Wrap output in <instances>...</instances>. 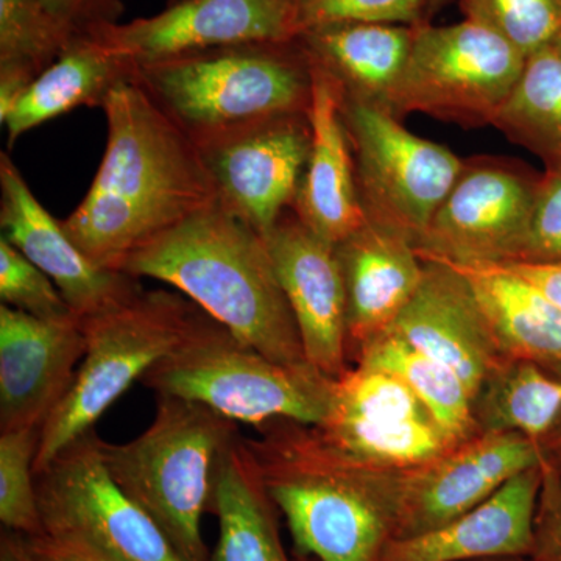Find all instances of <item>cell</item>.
I'll return each instance as SVG.
<instances>
[{
  "instance_id": "cell-33",
  "label": "cell",
  "mask_w": 561,
  "mask_h": 561,
  "mask_svg": "<svg viewBox=\"0 0 561 561\" xmlns=\"http://www.w3.org/2000/svg\"><path fill=\"white\" fill-rule=\"evenodd\" d=\"M467 18L483 22L529 58L561 33L560 0H463Z\"/></svg>"
},
{
  "instance_id": "cell-3",
  "label": "cell",
  "mask_w": 561,
  "mask_h": 561,
  "mask_svg": "<svg viewBox=\"0 0 561 561\" xmlns=\"http://www.w3.org/2000/svg\"><path fill=\"white\" fill-rule=\"evenodd\" d=\"M257 431L247 445L297 548L317 561H379L390 515L371 467L335 451L316 427L276 420Z\"/></svg>"
},
{
  "instance_id": "cell-41",
  "label": "cell",
  "mask_w": 561,
  "mask_h": 561,
  "mask_svg": "<svg viewBox=\"0 0 561 561\" xmlns=\"http://www.w3.org/2000/svg\"><path fill=\"white\" fill-rule=\"evenodd\" d=\"M0 561H49L44 559L25 535L3 529L0 535Z\"/></svg>"
},
{
  "instance_id": "cell-35",
  "label": "cell",
  "mask_w": 561,
  "mask_h": 561,
  "mask_svg": "<svg viewBox=\"0 0 561 561\" xmlns=\"http://www.w3.org/2000/svg\"><path fill=\"white\" fill-rule=\"evenodd\" d=\"M424 0H297L298 33L341 22L405 25L419 18Z\"/></svg>"
},
{
  "instance_id": "cell-9",
  "label": "cell",
  "mask_w": 561,
  "mask_h": 561,
  "mask_svg": "<svg viewBox=\"0 0 561 561\" xmlns=\"http://www.w3.org/2000/svg\"><path fill=\"white\" fill-rule=\"evenodd\" d=\"M526 60L500 33L471 18L419 27L387 110L394 116L426 114L467 128L493 125Z\"/></svg>"
},
{
  "instance_id": "cell-37",
  "label": "cell",
  "mask_w": 561,
  "mask_h": 561,
  "mask_svg": "<svg viewBox=\"0 0 561 561\" xmlns=\"http://www.w3.org/2000/svg\"><path fill=\"white\" fill-rule=\"evenodd\" d=\"M46 9L76 33H88L99 25L119 22L122 0H43Z\"/></svg>"
},
{
  "instance_id": "cell-5",
  "label": "cell",
  "mask_w": 561,
  "mask_h": 561,
  "mask_svg": "<svg viewBox=\"0 0 561 561\" xmlns=\"http://www.w3.org/2000/svg\"><path fill=\"white\" fill-rule=\"evenodd\" d=\"M241 434L236 421L201 402L157 397V413L127 443L102 440L111 479L164 530L187 561H210L202 516L210 511L214 471L225 446Z\"/></svg>"
},
{
  "instance_id": "cell-20",
  "label": "cell",
  "mask_w": 561,
  "mask_h": 561,
  "mask_svg": "<svg viewBox=\"0 0 561 561\" xmlns=\"http://www.w3.org/2000/svg\"><path fill=\"white\" fill-rule=\"evenodd\" d=\"M311 151L294 210L298 219L337 245L367 224L357 192L353 151L342 119L341 90L312 65Z\"/></svg>"
},
{
  "instance_id": "cell-13",
  "label": "cell",
  "mask_w": 561,
  "mask_h": 561,
  "mask_svg": "<svg viewBox=\"0 0 561 561\" xmlns=\"http://www.w3.org/2000/svg\"><path fill=\"white\" fill-rule=\"evenodd\" d=\"M88 35L139 66L230 44L291 41L298 28L290 0H171L154 16Z\"/></svg>"
},
{
  "instance_id": "cell-22",
  "label": "cell",
  "mask_w": 561,
  "mask_h": 561,
  "mask_svg": "<svg viewBox=\"0 0 561 561\" xmlns=\"http://www.w3.org/2000/svg\"><path fill=\"white\" fill-rule=\"evenodd\" d=\"M415 27L341 22L298 33L309 61L335 84L343 99L387 110L411 57Z\"/></svg>"
},
{
  "instance_id": "cell-1",
  "label": "cell",
  "mask_w": 561,
  "mask_h": 561,
  "mask_svg": "<svg viewBox=\"0 0 561 561\" xmlns=\"http://www.w3.org/2000/svg\"><path fill=\"white\" fill-rule=\"evenodd\" d=\"M103 111L101 168L62 228L95 265L121 272L133 251L208 206L217 192L201 149L135 73L111 91Z\"/></svg>"
},
{
  "instance_id": "cell-14",
  "label": "cell",
  "mask_w": 561,
  "mask_h": 561,
  "mask_svg": "<svg viewBox=\"0 0 561 561\" xmlns=\"http://www.w3.org/2000/svg\"><path fill=\"white\" fill-rule=\"evenodd\" d=\"M262 238L294 313L306 359L321 375L339 381L350 370L348 311L335 245L309 230L291 209Z\"/></svg>"
},
{
  "instance_id": "cell-29",
  "label": "cell",
  "mask_w": 561,
  "mask_h": 561,
  "mask_svg": "<svg viewBox=\"0 0 561 561\" xmlns=\"http://www.w3.org/2000/svg\"><path fill=\"white\" fill-rule=\"evenodd\" d=\"M493 127L537 154L546 169L561 165V54L553 44L527 58Z\"/></svg>"
},
{
  "instance_id": "cell-16",
  "label": "cell",
  "mask_w": 561,
  "mask_h": 561,
  "mask_svg": "<svg viewBox=\"0 0 561 561\" xmlns=\"http://www.w3.org/2000/svg\"><path fill=\"white\" fill-rule=\"evenodd\" d=\"M0 227L2 238L54 280L79 320L116 308L144 290L138 278L99 267L73 243L7 151L0 153Z\"/></svg>"
},
{
  "instance_id": "cell-32",
  "label": "cell",
  "mask_w": 561,
  "mask_h": 561,
  "mask_svg": "<svg viewBox=\"0 0 561 561\" xmlns=\"http://www.w3.org/2000/svg\"><path fill=\"white\" fill-rule=\"evenodd\" d=\"M401 421L431 419L408 383L393 373L359 364L335 381L328 420ZM327 420V421H328Z\"/></svg>"
},
{
  "instance_id": "cell-31",
  "label": "cell",
  "mask_w": 561,
  "mask_h": 561,
  "mask_svg": "<svg viewBox=\"0 0 561 561\" xmlns=\"http://www.w3.org/2000/svg\"><path fill=\"white\" fill-rule=\"evenodd\" d=\"M41 427L0 432V523L25 537L44 534L35 460Z\"/></svg>"
},
{
  "instance_id": "cell-39",
  "label": "cell",
  "mask_w": 561,
  "mask_h": 561,
  "mask_svg": "<svg viewBox=\"0 0 561 561\" xmlns=\"http://www.w3.org/2000/svg\"><path fill=\"white\" fill-rule=\"evenodd\" d=\"M31 540L36 551L49 561H119L94 542L70 531H46Z\"/></svg>"
},
{
  "instance_id": "cell-45",
  "label": "cell",
  "mask_w": 561,
  "mask_h": 561,
  "mask_svg": "<svg viewBox=\"0 0 561 561\" xmlns=\"http://www.w3.org/2000/svg\"><path fill=\"white\" fill-rule=\"evenodd\" d=\"M291 3H294V5H297V0H290Z\"/></svg>"
},
{
  "instance_id": "cell-44",
  "label": "cell",
  "mask_w": 561,
  "mask_h": 561,
  "mask_svg": "<svg viewBox=\"0 0 561 561\" xmlns=\"http://www.w3.org/2000/svg\"><path fill=\"white\" fill-rule=\"evenodd\" d=\"M553 46H556L557 49H559V51L561 54V33L559 36H557L556 41H553Z\"/></svg>"
},
{
  "instance_id": "cell-7",
  "label": "cell",
  "mask_w": 561,
  "mask_h": 561,
  "mask_svg": "<svg viewBox=\"0 0 561 561\" xmlns=\"http://www.w3.org/2000/svg\"><path fill=\"white\" fill-rule=\"evenodd\" d=\"M206 313L184 295L140 290L116 308L80 320L87 351L65 400L41 427L35 472L41 474L133 383L179 348Z\"/></svg>"
},
{
  "instance_id": "cell-28",
  "label": "cell",
  "mask_w": 561,
  "mask_h": 561,
  "mask_svg": "<svg viewBox=\"0 0 561 561\" xmlns=\"http://www.w3.org/2000/svg\"><path fill=\"white\" fill-rule=\"evenodd\" d=\"M77 35L43 0H0V121Z\"/></svg>"
},
{
  "instance_id": "cell-34",
  "label": "cell",
  "mask_w": 561,
  "mask_h": 561,
  "mask_svg": "<svg viewBox=\"0 0 561 561\" xmlns=\"http://www.w3.org/2000/svg\"><path fill=\"white\" fill-rule=\"evenodd\" d=\"M0 298L2 305L36 319H77L54 280L3 238H0Z\"/></svg>"
},
{
  "instance_id": "cell-11",
  "label": "cell",
  "mask_w": 561,
  "mask_h": 561,
  "mask_svg": "<svg viewBox=\"0 0 561 561\" xmlns=\"http://www.w3.org/2000/svg\"><path fill=\"white\" fill-rule=\"evenodd\" d=\"M538 181L507 162H467L416 251L456 264L522 262Z\"/></svg>"
},
{
  "instance_id": "cell-2",
  "label": "cell",
  "mask_w": 561,
  "mask_h": 561,
  "mask_svg": "<svg viewBox=\"0 0 561 561\" xmlns=\"http://www.w3.org/2000/svg\"><path fill=\"white\" fill-rule=\"evenodd\" d=\"M121 272L175 287L272 360L311 365L264 238L219 198L133 251Z\"/></svg>"
},
{
  "instance_id": "cell-38",
  "label": "cell",
  "mask_w": 561,
  "mask_h": 561,
  "mask_svg": "<svg viewBox=\"0 0 561 561\" xmlns=\"http://www.w3.org/2000/svg\"><path fill=\"white\" fill-rule=\"evenodd\" d=\"M542 486L541 524L537 529L535 557L542 561H561V476L546 468Z\"/></svg>"
},
{
  "instance_id": "cell-27",
  "label": "cell",
  "mask_w": 561,
  "mask_h": 561,
  "mask_svg": "<svg viewBox=\"0 0 561 561\" xmlns=\"http://www.w3.org/2000/svg\"><path fill=\"white\" fill-rule=\"evenodd\" d=\"M360 348L362 365L397 375L454 446L467 443L478 427L474 400L451 368L413 348L390 330L375 335Z\"/></svg>"
},
{
  "instance_id": "cell-6",
  "label": "cell",
  "mask_w": 561,
  "mask_h": 561,
  "mask_svg": "<svg viewBox=\"0 0 561 561\" xmlns=\"http://www.w3.org/2000/svg\"><path fill=\"white\" fill-rule=\"evenodd\" d=\"M140 383L157 397L201 402L225 419L254 427L276 420L323 426L335 387L312 365L272 360L208 316Z\"/></svg>"
},
{
  "instance_id": "cell-30",
  "label": "cell",
  "mask_w": 561,
  "mask_h": 561,
  "mask_svg": "<svg viewBox=\"0 0 561 561\" xmlns=\"http://www.w3.org/2000/svg\"><path fill=\"white\" fill-rule=\"evenodd\" d=\"M335 451L362 465L412 467L438 459L453 448L432 419L401 421L328 420L316 427Z\"/></svg>"
},
{
  "instance_id": "cell-36",
  "label": "cell",
  "mask_w": 561,
  "mask_h": 561,
  "mask_svg": "<svg viewBox=\"0 0 561 561\" xmlns=\"http://www.w3.org/2000/svg\"><path fill=\"white\" fill-rule=\"evenodd\" d=\"M522 262L561 264V165L546 169L538 181Z\"/></svg>"
},
{
  "instance_id": "cell-12",
  "label": "cell",
  "mask_w": 561,
  "mask_h": 561,
  "mask_svg": "<svg viewBox=\"0 0 561 561\" xmlns=\"http://www.w3.org/2000/svg\"><path fill=\"white\" fill-rule=\"evenodd\" d=\"M308 113L260 122L198 147L217 198L261 236L294 208L311 151Z\"/></svg>"
},
{
  "instance_id": "cell-43",
  "label": "cell",
  "mask_w": 561,
  "mask_h": 561,
  "mask_svg": "<svg viewBox=\"0 0 561 561\" xmlns=\"http://www.w3.org/2000/svg\"><path fill=\"white\" fill-rule=\"evenodd\" d=\"M490 561H493V560H490ZM494 561H542V560L537 559V557H535L534 560H524V557H523V559H502V560H494Z\"/></svg>"
},
{
  "instance_id": "cell-23",
  "label": "cell",
  "mask_w": 561,
  "mask_h": 561,
  "mask_svg": "<svg viewBox=\"0 0 561 561\" xmlns=\"http://www.w3.org/2000/svg\"><path fill=\"white\" fill-rule=\"evenodd\" d=\"M440 261L470 284L505 357L534 360L561 376V309L556 302L508 265Z\"/></svg>"
},
{
  "instance_id": "cell-17",
  "label": "cell",
  "mask_w": 561,
  "mask_h": 561,
  "mask_svg": "<svg viewBox=\"0 0 561 561\" xmlns=\"http://www.w3.org/2000/svg\"><path fill=\"white\" fill-rule=\"evenodd\" d=\"M87 351L79 319L43 320L0 306V432L43 427Z\"/></svg>"
},
{
  "instance_id": "cell-25",
  "label": "cell",
  "mask_w": 561,
  "mask_h": 561,
  "mask_svg": "<svg viewBox=\"0 0 561 561\" xmlns=\"http://www.w3.org/2000/svg\"><path fill=\"white\" fill-rule=\"evenodd\" d=\"M135 65L111 51L88 33H80L57 61L39 73L11 111L7 128L9 149L25 133L70 111L103 108L111 91L130 79Z\"/></svg>"
},
{
  "instance_id": "cell-42",
  "label": "cell",
  "mask_w": 561,
  "mask_h": 561,
  "mask_svg": "<svg viewBox=\"0 0 561 561\" xmlns=\"http://www.w3.org/2000/svg\"><path fill=\"white\" fill-rule=\"evenodd\" d=\"M540 445L542 453H545L546 468L561 476V419L556 430H553L551 435H549L546 440H542Z\"/></svg>"
},
{
  "instance_id": "cell-40",
  "label": "cell",
  "mask_w": 561,
  "mask_h": 561,
  "mask_svg": "<svg viewBox=\"0 0 561 561\" xmlns=\"http://www.w3.org/2000/svg\"><path fill=\"white\" fill-rule=\"evenodd\" d=\"M561 309V264H505Z\"/></svg>"
},
{
  "instance_id": "cell-18",
  "label": "cell",
  "mask_w": 561,
  "mask_h": 561,
  "mask_svg": "<svg viewBox=\"0 0 561 561\" xmlns=\"http://www.w3.org/2000/svg\"><path fill=\"white\" fill-rule=\"evenodd\" d=\"M420 257L424 275L419 290L389 330L451 368L476 401L504 353L467 279L446 262Z\"/></svg>"
},
{
  "instance_id": "cell-15",
  "label": "cell",
  "mask_w": 561,
  "mask_h": 561,
  "mask_svg": "<svg viewBox=\"0 0 561 561\" xmlns=\"http://www.w3.org/2000/svg\"><path fill=\"white\" fill-rule=\"evenodd\" d=\"M540 465H545L540 443L513 432L483 434L443 454L402 483L387 505L400 524L397 538L437 529L459 518L519 472Z\"/></svg>"
},
{
  "instance_id": "cell-21",
  "label": "cell",
  "mask_w": 561,
  "mask_h": 561,
  "mask_svg": "<svg viewBox=\"0 0 561 561\" xmlns=\"http://www.w3.org/2000/svg\"><path fill=\"white\" fill-rule=\"evenodd\" d=\"M345 279L348 342L389 330L419 290L424 262L400 232L367 224L335 245Z\"/></svg>"
},
{
  "instance_id": "cell-4",
  "label": "cell",
  "mask_w": 561,
  "mask_h": 561,
  "mask_svg": "<svg viewBox=\"0 0 561 561\" xmlns=\"http://www.w3.org/2000/svg\"><path fill=\"white\" fill-rule=\"evenodd\" d=\"M135 80L195 146L308 113L312 66L298 39L214 47L135 66Z\"/></svg>"
},
{
  "instance_id": "cell-19",
  "label": "cell",
  "mask_w": 561,
  "mask_h": 561,
  "mask_svg": "<svg viewBox=\"0 0 561 561\" xmlns=\"http://www.w3.org/2000/svg\"><path fill=\"white\" fill-rule=\"evenodd\" d=\"M545 476V465L519 472L459 518L387 542L379 561H490L535 556Z\"/></svg>"
},
{
  "instance_id": "cell-8",
  "label": "cell",
  "mask_w": 561,
  "mask_h": 561,
  "mask_svg": "<svg viewBox=\"0 0 561 561\" xmlns=\"http://www.w3.org/2000/svg\"><path fill=\"white\" fill-rule=\"evenodd\" d=\"M341 111L365 217L416 247L467 162L375 103L341 94Z\"/></svg>"
},
{
  "instance_id": "cell-26",
  "label": "cell",
  "mask_w": 561,
  "mask_h": 561,
  "mask_svg": "<svg viewBox=\"0 0 561 561\" xmlns=\"http://www.w3.org/2000/svg\"><path fill=\"white\" fill-rule=\"evenodd\" d=\"M474 416L483 434L513 432L541 443L561 419V376L537 362L511 357L483 383Z\"/></svg>"
},
{
  "instance_id": "cell-24",
  "label": "cell",
  "mask_w": 561,
  "mask_h": 561,
  "mask_svg": "<svg viewBox=\"0 0 561 561\" xmlns=\"http://www.w3.org/2000/svg\"><path fill=\"white\" fill-rule=\"evenodd\" d=\"M276 508L247 438H232L217 459L210 511L219 538L210 561H290L280 542Z\"/></svg>"
},
{
  "instance_id": "cell-10",
  "label": "cell",
  "mask_w": 561,
  "mask_h": 561,
  "mask_svg": "<svg viewBox=\"0 0 561 561\" xmlns=\"http://www.w3.org/2000/svg\"><path fill=\"white\" fill-rule=\"evenodd\" d=\"M91 431L36 476L46 531L87 538L119 561H187L149 513L116 485Z\"/></svg>"
},
{
  "instance_id": "cell-46",
  "label": "cell",
  "mask_w": 561,
  "mask_h": 561,
  "mask_svg": "<svg viewBox=\"0 0 561 561\" xmlns=\"http://www.w3.org/2000/svg\"><path fill=\"white\" fill-rule=\"evenodd\" d=\"M560 2H561V0H560Z\"/></svg>"
}]
</instances>
